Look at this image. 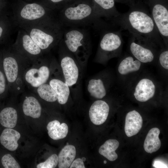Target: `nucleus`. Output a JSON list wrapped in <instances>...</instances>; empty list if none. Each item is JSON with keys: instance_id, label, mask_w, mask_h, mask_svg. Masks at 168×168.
<instances>
[{"instance_id": "obj_1", "label": "nucleus", "mask_w": 168, "mask_h": 168, "mask_svg": "<svg viewBox=\"0 0 168 168\" xmlns=\"http://www.w3.org/2000/svg\"><path fill=\"white\" fill-rule=\"evenodd\" d=\"M129 7L128 12L120 14L112 23L152 42H161L162 39L148 8L142 1L139 0Z\"/></svg>"}, {"instance_id": "obj_2", "label": "nucleus", "mask_w": 168, "mask_h": 168, "mask_svg": "<svg viewBox=\"0 0 168 168\" xmlns=\"http://www.w3.org/2000/svg\"><path fill=\"white\" fill-rule=\"evenodd\" d=\"M58 11V18L63 27L103 26L94 12L91 0H78Z\"/></svg>"}, {"instance_id": "obj_3", "label": "nucleus", "mask_w": 168, "mask_h": 168, "mask_svg": "<svg viewBox=\"0 0 168 168\" xmlns=\"http://www.w3.org/2000/svg\"><path fill=\"white\" fill-rule=\"evenodd\" d=\"M58 21L41 22L21 27L39 46L44 54H47L58 45L64 30Z\"/></svg>"}, {"instance_id": "obj_4", "label": "nucleus", "mask_w": 168, "mask_h": 168, "mask_svg": "<svg viewBox=\"0 0 168 168\" xmlns=\"http://www.w3.org/2000/svg\"><path fill=\"white\" fill-rule=\"evenodd\" d=\"M62 40L66 47L83 68L86 64L91 50L88 32L84 28L70 27L64 30Z\"/></svg>"}, {"instance_id": "obj_5", "label": "nucleus", "mask_w": 168, "mask_h": 168, "mask_svg": "<svg viewBox=\"0 0 168 168\" xmlns=\"http://www.w3.org/2000/svg\"><path fill=\"white\" fill-rule=\"evenodd\" d=\"M32 62L21 54L13 46L10 54L3 60L2 67L12 92H24L25 85L23 79L24 72Z\"/></svg>"}, {"instance_id": "obj_6", "label": "nucleus", "mask_w": 168, "mask_h": 168, "mask_svg": "<svg viewBox=\"0 0 168 168\" xmlns=\"http://www.w3.org/2000/svg\"><path fill=\"white\" fill-rule=\"evenodd\" d=\"M59 65L65 82L71 91L79 92L82 68L67 49L62 40L58 45Z\"/></svg>"}, {"instance_id": "obj_7", "label": "nucleus", "mask_w": 168, "mask_h": 168, "mask_svg": "<svg viewBox=\"0 0 168 168\" xmlns=\"http://www.w3.org/2000/svg\"><path fill=\"white\" fill-rule=\"evenodd\" d=\"M54 59L45 56L32 62L24 73L25 85L33 90L48 82L52 74Z\"/></svg>"}, {"instance_id": "obj_8", "label": "nucleus", "mask_w": 168, "mask_h": 168, "mask_svg": "<svg viewBox=\"0 0 168 168\" xmlns=\"http://www.w3.org/2000/svg\"><path fill=\"white\" fill-rule=\"evenodd\" d=\"M15 17L21 27L41 22L58 21L55 11L35 3L24 5L15 14Z\"/></svg>"}, {"instance_id": "obj_9", "label": "nucleus", "mask_w": 168, "mask_h": 168, "mask_svg": "<svg viewBox=\"0 0 168 168\" xmlns=\"http://www.w3.org/2000/svg\"><path fill=\"white\" fill-rule=\"evenodd\" d=\"M148 7L162 39H168V0H142Z\"/></svg>"}, {"instance_id": "obj_10", "label": "nucleus", "mask_w": 168, "mask_h": 168, "mask_svg": "<svg viewBox=\"0 0 168 168\" xmlns=\"http://www.w3.org/2000/svg\"><path fill=\"white\" fill-rule=\"evenodd\" d=\"M122 44V39L119 31H108L103 35L99 44L95 61L107 59L118 50Z\"/></svg>"}, {"instance_id": "obj_11", "label": "nucleus", "mask_w": 168, "mask_h": 168, "mask_svg": "<svg viewBox=\"0 0 168 168\" xmlns=\"http://www.w3.org/2000/svg\"><path fill=\"white\" fill-rule=\"evenodd\" d=\"M13 46L21 54L31 62L44 56L42 50L24 30L20 31Z\"/></svg>"}, {"instance_id": "obj_12", "label": "nucleus", "mask_w": 168, "mask_h": 168, "mask_svg": "<svg viewBox=\"0 0 168 168\" xmlns=\"http://www.w3.org/2000/svg\"><path fill=\"white\" fill-rule=\"evenodd\" d=\"M48 82L57 94L58 103L61 105L66 104L71 91L65 81L59 63L55 59L54 63L52 74Z\"/></svg>"}, {"instance_id": "obj_13", "label": "nucleus", "mask_w": 168, "mask_h": 168, "mask_svg": "<svg viewBox=\"0 0 168 168\" xmlns=\"http://www.w3.org/2000/svg\"><path fill=\"white\" fill-rule=\"evenodd\" d=\"M94 12L103 25L105 21L113 20L120 13L115 5V0H91Z\"/></svg>"}, {"instance_id": "obj_14", "label": "nucleus", "mask_w": 168, "mask_h": 168, "mask_svg": "<svg viewBox=\"0 0 168 168\" xmlns=\"http://www.w3.org/2000/svg\"><path fill=\"white\" fill-rule=\"evenodd\" d=\"M109 110V105L105 101L100 100L95 101L89 110V116L91 122L96 125L103 124L107 119Z\"/></svg>"}, {"instance_id": "obj_15", "label": "nucleus", "mask_w": 168, "mask_h": 168, "mask_svg": "<svg viewBox=\"0 0 168 168\" xmlns=\"http://www.w3.org/2000/svg\"><path fill=\"white\" fill-rule=\"evenodd\" d=\"M155 90V86L152 80L143 78L141 80L136 86L134 96L138 101L146 102L154 96Z\"/></svg>"}, {"instance_id": "obj_16", "label": "nucleus", "mask_w": 168, "mask_h": 168, "mask_svg": "<svg viewBox=\"0 0 168 168\" xmlns=\"http://www.w3.org/2000/svg\"><path fill=\"white\" fill-rule=\"evenodd\" d=\"M132 36L130 39L129 48L133 55L141 62L147 63L152 62L154 58L152 51L137 42L134 36Z\"/></svg>"}, {"instance_id": "obj_17", "label": "nucleus", "mask_w": 168, "mask_h": 168, "mask_svg": "<svg viewBox=\"0 0 168 168\" xmlns=\"http://www.w3.org/2000/svg\"><path fill=\"white\" fill-rule=\"evenodd\" d=\"M142 119L140 114L135 110L128 112L126 114L124 126V131L128 137H131L137 134L142 125Z\"/></svg>"}, {"instance_id": "obj_18", "label": "nucleus", "mask_w": 168, "mask_h": 168, "mask_svg": "<svg viewBox=\"0 0 168 168\" xmlns=\"http://www.w3.org/2000/svg\"><path fill=\"white\" fill-rule=\"evenodd\" d=\"M22 110L26 115L37 119L40 116L42 109L38 100L30 94L25 96L22 104Z\"/></svg>"}, {"instance_id": "obj_19", "label": "nucleus", "mask_w": 168, "mask_h": 168, "mask_svg": "<svg viewBox=\"0 0 168 168\" xmlns=\"http://www.w3.org/2000/svg\"><path fill=\"white\" fill-rule=\"evenodd\" d=\"M21 137L20 133L11 128L3 130L0 136L1 144L8 150L13 151L18 147V141Z\"/></svg>"}, {"instance_id": "obj_20", "label": "nucleus", "mask_w": 168, "mask_h": 168, "mask_svg": "<svg viewBox=\"0 0 168 168\" xmlns=\"http://www.w3.org/2000/svg\"><path fill=\"white\" fill-rule=\"evenodd\" d=\"M87 90L91 96L101 99L106 95L107 91L102 80L97 77H91L88 81Z\"/></svg>"}, {"instance_id": "obj_21", "label": "nucleus", "mask_w": 168, "mask_h": 168, "mask_svg": "<svg viewBox=\"0 0 168 168\" xmlns=\"http://www.w3.org/2000/svg\"><path fill=\"white\" fill-rule=\"evenodd\" d=\"M160 129L154 128L148 132L144 143V148L146 152L150 153L156 152L160 148L161 143L159 138Z\"/></svg>"}, {"instance_id": "obj_22", "label": "nucleus", "mask_w": 168, "mask_h": 168, "mask_svg": "<svg viewBox=\"0 0 168 168\" xmlns=\"http://www.w3.org/2000/svg\"><path fill=\"white\" fill-rule=\"evenodd\" d=\"M47 129L49 136L54 140H58L65 138L68 131V127L66 124H60L56 120L49 123Z\"/></svg>"}, {"instance_id": "obj_23", "label": "nucleus", "mask_w": 168, "mask_h": 168, "mask_svg": "<svg viewBox=\"0 0 168 168\" xmlns=\"http://www.w3.org/2000/svg\"><path fill=\"white\" fill-rule=\"evenodd\" d=\"M76 152V148L74 146L68 145L64 147L58 156V167L69 168L75 158Z\"/></svg>"}, {"instance_id": "obj_24", "label": "nucleus", "mask_w": 168, "mask_h": 168, "mask_svg": "<svg viewBox=\"0 0 168 168\" xmlns=\"http://www.w3.org/2000/svg\"><path fill=\"white\" fill-rule=\"evenodd\" d=\"M17 114L16 109L8 107L3 109L0 112V124L8 128H13L16 125Z\"/></svg>"}, {"instance_id": "obj_25", "label": "nucleus", "mask_w": 168, "mask_h": 168, "mask_svg": "<svg viewBox=\"0 0 168 168\" xmlns=\"http://www.w3.org/2000/svg\"><path fill=\"white\" fill-rule=\"evenodd\" d=\"M119 144V142L116 139H109L100 147L99 152L109 160L114 161L118 158V155L115 151Z\"/></svg>"}, {"instance_id": "obj_26", "label": "nucleus", "mask_w": 168, "mask_h": 168, "mask_svg": "<svg viewBox=\"0 0 168 168\" xmlns=\"http://www.w3.org/2000/svg\"><path fill=\"white\" fill-rule=\"evenodd\" d=\"M141 65V63L139 61L134 60L133 57L128 56L124 58L120 63L118 71L121 74L125 75L138 71Z\"/></svg>"}, {"instance_id": "obj_27", "label": "nucleus", "mask_w": 168, "mask_h": 168, "mask_svg": "<svg viewBox=\"0 0 168 168\" xmlns=\"http://www.w3.org/2000/svg\"><path fill=\"white\" fill-rule=\"evenodd\" d=\"M33 92L44 100L49 102L58 101V97L48 82L33 90Z\"/></svg>"}, {"instance_id": "obj_28", "label": "nucleus", "mask_w": 168, "mask_h": 168, "mask_svg": "<svg viewBox=\"0 0 168 168\" xmlns=\"http://www.w3.org/2000/svg\"><path fill=\"white\" fill-rule=\"evenodd\" d=\"M78 0H45L44 6L54 11L59 10Z\"/></svg>"}, {"instance_id": "obj_29", "label": "nucleus", "mask_w": 168, "mask_h": 168, "mask_svg": "<svg viewBox=\"0 0 168 168\" xmlns=\"http://www.w3.org/2000/svg\"><path fill=\"white\" fill-rule=\"evenodd\" d=\"M1 162L5 168H20L21 167L14 158L10 154L4 155L1 159Z\"/></svg>"}, {"instance_id": "obj_30", "label": "nucleus", "mask_w": 168, "mask_h": 168, "mask_svg": "<svg viewBox=\"0 0 168 168\" xmlns=\"http://www.w3.org/2000/svg\"><path fill=\"white\" fill-rule=\"evenodd\" d=\"M58 156L57 154H52L45 161L38 164L37 168H54L58 164Z\"/></svg>"}, {"instance_id": "obj_31", "label": "nucleus", "mask_w": 168, "mask_h": 168, "mask_svg": "<svg viewBox=\"0 0 168 168\" xmlns=\"http://www.w3.org/2000/svg\"><path fill=\"white\" fill-rule=\"evenodd\" d=\"M159 61L161 65L164 68L168 69V51L162 52L159 57Z\"/></svg>"}, {"instance_id": "obj_32", "label": "nucleus", "mask_w": 168, "mask_h": 168, "mask_svg": "<svg viewBox=\"0 0 168 168\" xmlns=\"http://www.w3.org/2000/svg\"><path fill=\"white\" fill-rule=\"evenodd\" d=\"M7 81V82L4 72L0 70V95L3 94L6 91Z\"/></svg>"}, {"instance_id": "obj_33", "label": "nucleus", "mask_w": 168, "mask_h": 168, "mask_svg": "<svg viewBox=\"0 0 168 168\" xmlns=\"http://www.w3.org/2000/svg\"><path fill=\"white\" fill-rule=\"evenodd\" d=\"M70 168H85L84 163L82 159L77 158L73 161Z\"/></svg>"}, {"instance_id": "obj_34", "label": "nucleus", "mask_w": 168, "mask_h": 168, "mask_svg": "<svg viewBox=\"0 0 168 168\" xmlns=\"http://www.w3.org/2000/svg\"><path fill=\"white\" fill-rule=\"evenodd\" d=\"M124 3H126L129 6L133 5L139 0H123Z\"/></svg>"}, {"instance_id": "obj_35", "label": "nucleus", "mask_w": 168, "mask_h": 168, "mask_svg": "<svg viewBox=\"0 0 168 168\" xmlns=\"http://www.w3.org/2000/svg\"><path fill=\"white\" fill-rule=\"evenodd\" d=\"M3 31V29L0 26V38L1 37Z\"/></svg>"}, {"instance_id": "obj_36", "label": "nucleus", "mask_w": 168, "mask_h": 168, "mask_svg": "<svg viewBox=\"0 0 168 168\" xmlns=\"http://www.w3.org/2000/svg\"><path fill=\"white\" fill-rule=\"evenodd\" d=\"M115 1H116L118 2H121L122 3H124V2L123 0H115Z\"/></svg>"}, {"instance_id": "obj_37", "label": "nucleus", "mask_w": 168, "mask_h": 168, "mask_svg": "<svg viewBox=\"0 0 168 168\" xmlns=\"http://www.w3.org/2000/svg\"><path fill=\"white\" fill-rule=\"evenodd\" d=\"M82 161H83V162L85 161L86 160V159L85 157H82Z\"/></svg>"}, {"instance_id": "obj_38", "label": "nucleus", "mask_w": 168, "mask_h": 168, "mask_svg": "<svg viewBox=\"0 0 168 168\" xmlns=\"http://www.w3.org/2000/svg\"><path fill=\"white\" fill-rule=\"evenodd\" d=\"M106 163H107V162H106V161H104V164H106Z\"/></svg>"}, {"instance_id": "obj_39", "label": "nucleus", "mask_w": 168, "mask_h": 168, "mask_svg": "<svg viewBox=\"0 0 168 168\" xmlns=\"http://www.w3.org/2000/svg\"><path fill=\"white\" fill-rule=\"evenodd\" d=\"M69 145L68 143V142H67V145Z\"/></svg>"}]
</instances>
